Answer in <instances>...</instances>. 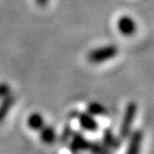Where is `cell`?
<instances>
[{"mask_svg": "<svg viewBox=\"0 0 154 154\" xmlns=\"http://www.w3.org/2000/svg\"><path fill=\"white\" fill-rule=\"evenodd\" d=\"M71 117L73 118H76L78 123H79L80 128L84 131L90 133H95L99 131V122L95 120L94 116L90 115L89 112H78L76 110H73L71 113Z\"/></svg>", "mask_w": 154, "mask_h": 154, "instance_id": "obj_3", "label": "cell"}, {"mask_svg": "<svg viewBox=\"0 0 154 154\" xmlns=\"http://www.w3.org/2000/svg\"><path fill=\"white\" fill-rule=\"evenodd\" d=\"M66 144L72 153H78L80 151H88L90 141L80 132H73L71 141H69Z\"/></svg>", "mask_w": 154, "mask_h": 154, "instance_id": "obj_4", "label": "cell"}, {"mask_svg": "<svg viewBox=\"0 0 154 154\" xmlns=\"http://www.w3.org/2000/svg\"><path fill=\"white\" fill-rule=\"evenodd\" d=\"M40 133V139L45 144H53L57 141L58 136L55 128L53 125H44L41 130L38 131Z\"/></svg>", "mask_w": 154, "mask_h": 154, "instance_id": "obj_8", "label": "cell"}, {"mask_svg": "<svg viewBox=\"0 0 154 154\" xmlns=\"http://www.w3.org/2000/svg\"><path fill=\"white\" fill-rule=\"evenodd\" d=\"M138 110V106L135 102H130L125 107L124 115H123L122 122L120 125V138L126 139L132 132L133 124H134L135 117Z\"/></svg>", "mask_w": 154, "mask_h": 154, "instance_id": "obj_2", "label": "cell"}, {"mask_svg": "<svg viewBox=\"0 0 154 154\" xmlns=\"http://www.w3.org/2000/svg\"><path fill=\"white\" fill-rule=\"evenodd\" d=\"M27 125L31 131L38 132L45 125L44 117L40 112H33L29 116L27 119Z\"/></svg>", "mask_w": 154, "mask_h": 154, "instance_id": "obj_10", "label": "cell"}, {"mask_svg": "<svg viewBox=\"0 0 154 154\" xmlns=\"http://www.w3.org/2000/svg\"><path fill=\"white\" fill-rule=\"evenodd\" d=\"M15 103V96L12 93H9L5 95V97L1 99V103H0V122H2L8 116L9 111L13 107Z\"/></svg>", "mask_w": 154, "mask_h": 154, "instance_id": "obj_9", "label": "cell"}, {"mask_svg": "<svg viewBox=\"0 0 154 154\" xmlns=\"http://www.w3.org/2000/svg\"><path fill=\"white\" fill-rule=\"evenodd\" d=\"M128 143L126 153L128 154H137L141 149L142 140H143V132L141 130H135L131 132L128 136Z\"/></svg>", "mask_w": 154, "mask_h": 154, "instance_id": "obj_6", "label": "cell"}, {"mask_svg": "<svg viewBox=\"0 0 154 154\" xmlns=\"http://www.w3.org/2000/svg\"><path fill=\"white\" fill-rule=\"evenodd\" d=\"M73 128L71 125H65V128H63L62 133L60 135V141L62 143H67V142L70 141L71 137H72V134H73Z\"/></svg>", "mask_w": 154, "mask_h": 154, "instance_id": "obj_13", "label": "cell"}, {"mask_svg": "<svg viewBox=\"0 0 154 154\" xmlns=\"http://www.w3.org/2000/svg\"><path fill=\"white\" fill-rule=\"evenodd\" d=\"M11 93V87L7 82H0V100Z\"/></svg>", "mask_w": 154, "mask_h": 154, "instance_id": "obj_14", "label": "cell"}, {"mask_svg": "<svg viewBox=\"0 0 154 154\" xmlns=\"http://www.w3.org/2000/svg\"><path fill=\"white\" fill-rule=\"evenodd\" d=\"M35 2L38 7H45L48 3V0H35Z\"/></svg>", "mask_w": 154, "mask_h": 154, "instance_id": "obj_15", "label": "cell"}, {"mask_svg": "<svg viewBox=\"0 0 154 154\" xmlns=\"http://www.w3.org/2000/svg\"><path fill=\"white\" fill-rule=\"evenodd\" d=\"M117 28H118V31L124 36L134 35L136 30H137V26H136L135 20L128 15H123L118 19Z\"/></svg>", "mask_w": 154, "mask_h": 154, "instance_id": "obj_5", "label": "cell"}, {"mask_svg": "<svg viewBox=\"0 0 154 154\" xmlns=\"http://www.w3.org/2000/svg\"><path fill=\"white\" fill-rule=\"evenodd\" d=\"M103 143L111 151H116L122 146V139L116 136L110 128H106L103 132Z\"/></svg>", "mask_w": 154, "mask_h": 154, "instance_id": "obj_7", "label": "cell"}, {"mask_svg": "<svg viewBox=\"0 0 154 154\" xmlns=\"http://www.w3.org/2000/svg\"><path fill=\"white\" fill-rule=\"evenodd\" d=\"M118 47L116 45H105L94 48L88 54V60L94 64H99L110 60L118 55Z\"/></svg>", "mask_w": 154, "mask_h": 154, "instance_id": "obj_1", "label": "cell"}, {"mask_svg": "<svg viewBox=\"0 0 154 154\" xmlns=\"http://www.w3.org/2000/svg\"><path fill=\"white\" fill-rule=\"evenodd\" d=\"M87 112L94 117H106L109 115L108 109L99 102H91L87 106Z\"/></svg>", "mask_w": 154, "mask_h": 154, "instance_id": "obj_11", "label": "cell"}, {"mask_svg": "<svg viewBox=\"0 0 154 154\" xmlns=\"http://www.w3.org/2000/svg\"><path fill=\"white\" fill-rule=\"evenodd\" d=\"M88 151L92 152V153H95V154H106V153H110L111 150H109L103 142L90 141L89 150H88Z\"/></svg>", "mask_w": 154, "mask_h": 154, "instance_id": "obj_12", "label": "cell"}]
</instances>
